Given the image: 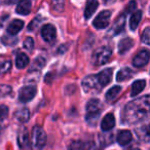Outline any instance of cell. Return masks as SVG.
I'll return each mask as SVG.
<instances>
[{"label":"cell","mask_w":150,"mask_h":150,"mask_svg":"<svg viewBox=\"0 0 150 150\" xmlns=\"http://www.w3.org/2000/svg\"><path fill=\"white\" fill-rule=\"evenodd\" d=\"M150 113V96L135 99L125 105L122 111L123 123H135L145 118Z\"/></svg>","instance_id":"1"},{"label":"cell","mask_w":150,"mask_h":150,"mask_svg":"<svg viewBox=\"0 0 150 150\" xmlns=\"http://www.w3.org/2000/svg\"><path fill=\"white\" fill-rule=\"evenodd\" d=\"M46 143V134L43 131L41 127H33L32 129V135H31V148L32 150H41L44 147Z\"/></svg>","instance_id":"2"},{"label":"cell","mask_w":150,"mask_h":150,"mask_svg":"<svg viewBox=\"0 0 150 150\" xmlns=\"http://www.w3.org/2000/svg\"><path fill=\"white\" fill-rule=\"evenodd\" d=\"M101 113V103L98 99H92L86 104V119L88 123L95 125L98 120Z\"/></svg>","instance_id":"3"},{"label":"cell","mask_w":150,"mask_h":150,"mask_svg":"<svg viewBox=\"0 0 150 150\" xmlns=\"http://www.w3.org/2000/svg\"><path fill=\"white\" fill-rule=\"evenodd\" d=\"M82 88L86 94H98L102 86L99 83L97 75H88L82 81Z\"/></svg>","instance_id":"4"},{"label":"cell","mask_w":150,"mask_h":150,"mask_svg":"<svg viewBox=\"0 0 150 150\" xmlns=\"http://www.w3.org/2000/svg\"><path fill=\"white\" fill-rule=\"evenodd\" d=\"M111 54H112V52L107 46L98 48L93 54V61H94L95 65L96 66H101V65L106 64L109 61V59H110Z\"/></svg>","instance_id":"5"},{"label":"cell","mask_w":150,"mask_h":150,"mask_svg":"<svg viewBox=\"0 0 150 150\" xmlns=\"http://www.w3.org/2000/svg\"><path fill=\"white\" fill-rule=\"evenodd\" d=\"M111 13L109 11H103L96 17V19L93 22V25L97 29H104L108 27L109 22H110Z\"/></svg>","instance_id":"6"},{"label":"cell","mask_w":150,"mask_h":150,"mask_svg":"<svg viewBox=\"0 0 150 150\" xmlns=\"http://www.w3.org/2000/svg\"><path fill=\"white\" fill-rule=\"evenodd\" d=\"M36 88L33 86H24L20 90L19 93V100L22 103H27L29 101H31L32 99L35 97L36 95Z\"/></svg>","instance_id":"7"},{"label":"cell","mask_w":150,"mask_h":150,"mask_svg":"<svg viewBox=\"0 0 150 150\" xmlns=\"http://www.w3.org/2000/svg\"><path fill=\"white\" fill-rule=\"evenodd\" d=\"M41 36L46 42H52L57 37V31L54 26L50 24H46L41 29Z\"/></svg>","instance_id":"8"},{"label":"cell","mask_w":150,"mask_h":150,"mask_svg":"<svg viewBox=\"0 0 150 150\" xmlns=\"http://www.w3.org/2000/svg\"><path fill=\"white\" fill-rule=\"evenodd\" d=\"M18 143L22 150H29L30 148V140L29 134L26 127H22L18 135Z\"/></svg>","instance_id":"9"},{"label":"cell","mask_w":150,"mask_h":150,"mask_svg":"<svg viewBox=\"0 0 150 150\" xmlns=\"http://www.w3.org/2000/svg\"><path fill=\"white\" fill-rule=\"evenodd\" d=\"M150 52L148 50H141L135 58L133 59V65L136 67H143L149 62Z\"/></svg>","instance_id":"10"},{"label":"cell","mask_w":150,"mask_h":150,"mask_svg":"<svg viewBox=\"0 0 150 150\" xmlns=\"http://www.w3.org/2000/svg\"><path fill=\"white\" fill-rule=\"evenodd\" d=\"M136 135L141 140L142 142L145 143H150V123L141 125L136 129Z\"/></svg>","instance_id":"11"},{"label":"cell","mask_w":150,"mask_h":150,"mask_svg":"<svg viewBox=\"0 0 150 150\" xmlns=\"http://www.w3.org/2000/svg\"><path fill=\"white\" fill-rule=\"evenodd\" d=\"M111 77H112V69L107 68L102 70L98 75H97V78H98L99 83L101 84V86H106L109 82L111 81Z\"/></svg>","instance_id":"12"},{"label":"cell","mask_w":150,"mask_h":150,"mask_svg":"<svg viewBox=\"0 0 150 150\" xmlns=\"http://www.w3.org/2000/svg\"><path fill=\"white\" fill-rule=\"evenodd\" d=\"M115 125V117L112 113H108L104 116L101 122V129L104 132H108L112 129Z\"/></svg>","instance_id":"13"},{"label":"cell","mask_w":150,"mask_h":150,"mask_svg":"<svg viewBox=\"0 0 150 150\" xmlns=\"http://www.w3.org/2000/svg\"><path fill=\"white\" fill-rule=\"evenodd\" d=\"M17 13L23 16H27L31 11V1L30 0H21L16 9Z\"/></svg>","instance_id":"14"},{"label":"cell","mask_w":150,"mask_h":150,"mask_svg":"<svg viewBox=\"0 0 150 150\" xmlns=\"http://www.w3.org/2000/svg\"><path fill=\"white\" fill-rule=\"evenodd\" d=\"M133 139V135L127 129H122L118 133L117 135V142L120 144L121 146H125L129 143Z\"/></svg>","instance_id":"15"},{"label":"cell","mask_w":150,"mask_h":150,"mask_svg":"<svg viewBox=\"0 0 150 150\" xmlns=\"http://www.w3.org/2000/svg\"><path fill=\"white\" fill-rule=\"evenodd\" d=\"M24 27V22L21 20H13L7 27V33L9 35H16L18 34Z\"/></svg>","instance_id":"16"},{"label":"cell","mask_w":150,"mask_h":150,"mask_svg":"<svg viewBox=\"0 0 150 150\" xmlns=\"http://www.w3.org/2000/svg\"><path fill=\"white\" fill-rule=\"evenodd\" d=\"M99 6V2L97 0H88V3H86V9H84V18L86 19H90L94 13L97 11Z\"/></svg>","instance_id":"17"},{"label":"cell","mask_w":150,"mask_h":150,"mask_svg":"<svg viewBox=\"0 0 150 150\" xmlns=\"http://www.w3.org/2000/svg\"><path fill=\"white\" fill-rule=\"evenodd\" d=\"M134 44V41L132 38H123L119 41L118 43V52L120 54H125L127 52H129V48H132Z\"/></svg>","instance_id":"18"},{"label":"cell","mask_w":150,"mask_h":150,"mask_svg":"<svg viewBox=\"0 0 150 150\" xmlns=\"http://www.w3.org/2000/svg\"><path fill=\"white\" fill-rule=\"evenodd\" d=\"M146 86V81L145 80H142V79H139L137 81H135L133 84H132V88H131V96L132 97H135L137 95H139L142 91L144 90Z\"/></svg>","instance_id":"19"},{"label":"cell","mask_w":150,"mask_h":150,"mask_svg":"<svg viewBox=\"0 0 150 150\" xmlns=\"http://www.w3.org/2000/svg\"><path fill=\"white\" fill-rule=\"evenodd\" d=\"M142 18V11H137L132 15L131 19H129V29L132 31H135L138 28V25H139L140 21H141Z\"/></svg>","instance_id":"20"},{"label":"cell","mask_w":150,"mask_h":150,"mask_svg":"<svg viewBox=\"0 0 150 150\" xmlns=\"http://www.w3.org/2000/svg\"><path fill=\"white\" fill-rule=\"evenodd\" d=\"M15 117L20 122H26L30 118V112L28 110V108H21L18 111H16Z\"/></svg>","instance_id":"21"},{"label":"cell","mask_w":150,"mask_h":150,"mask_svg":"<svg viewBox=\"0 0 150 150\" xmlns=\"http://www.w3.org/2000/svg\"><path fill=\"white\" fill-rule=\"evenodd\" d=\"M93 144L91 142H74L71 145L70 150H92L93 149Z\"/></svg>","instance_id":"22"},{"label":"cell","mask_w":150,"mask_h":150,"mask_svg":"<svg viewBox=\"0 0 150 150\" xmlns=\"http://www.w3.org/2000/svg\"><path fill=\"white\" fill-rule=\"evenodd\" d=\"M133 76V71L131 70L129 68H123L117 73L116 79L117 81H125V80H129V78H132Z\"/></svg>","instance_id":"23"},{"label":"cell","mask_w":150,"mask_h":150,"mask_svg":"<svg viewBox=\"0 0 150 150\" xmlns=\"http://www.w3.org/2000/svg\"><path fill=\"white\" fill-rule=\"evenodd\" d=\"M28 64H29V58L27 57V54L20 52L17 56V58H16V66L19 69H23L25 67H27Z\"/></svg>","instance_id":"24"},{"label":"cell","mask_w":150,"mask_h":150,"mask_svg":"<svg viewBox=\"0 0 150 150\" xmlns=\"http://www.w3.org/2000/svg\"><path fill=\"white\" fill-rule=\"evenodd\" d=\"M125 16L121 15L120 17L116 20L114 27H113V32H114L115 35H116V34H119L121 31H122L123 28H125Z\"/></svg>","instance_id":"25"},{"label":"cell","mask_w":150,"mask_h":150,"mask_svg":"<svg viewBox=\"0 0 150 150\" xmlns=\"http://www.w3.org/2000/svg\"><path fill=\"white\" fill-rule=\"evenodd\" d=\"M120 91H121V88L118 86H113V88H111L110 90L106 93V100L108 101V102H111V101L115 100L116 97L118 96V94L120 93Z\"/></svg>","instance_id":"26"},{"label":"cell","mask_w":150,"mask_h":150,"mask_svg":"<svg viewBox=\"0 0 150 150\" xmlns=\"http://www.w3.org/2000/svg\"><path fill=\"white\" fill-rule=\"evenodd\" d=\"M142 41L147 45H150V27H147L142 34Z\"/></svg>","instance_id":"27"},{"label":"cell","mask_w":150,"mask_h":150,"mask_svg":"<svg viewBox=\"0 0 150 150\" xmlns=\"http://www.w3.org/2000/svg\"><path fill=\"white\" fill-rule=\"evenodd\" d=\"M41 21H42L41 18L36 17L35 19H34L33 21L29 24V26H28V30H29V31H34V30H35L36 28L39 26V24H40V22H41Z\"/></svg>","instance_id":"28"},{"label":"cell","mask_w":150,"mask_h":150,"mask_svg":"<svg viewBox=\"0 0 150 150\" xmlns=\"http://www.w3.org/2000/svg\"><path fill=\"white\" fill-rule=\"evenodd\" d=\"M11 61H5L2 64H0V73H6L11 70Z\"/></svg>","instance_id":"29"},{"label":"cell","mask_w":150,"mask_h":150,"mask_svg":"<svg viewBox=\"0 0 150 150\" xmlns=\"http://www.w3.org/2000/svg\"><path fill=\"white\" fill-rule=\"evenodd\" d=\"M24 47H25V50L31 52V50H33V47H34V40L32 39L31 37L26 38V40L24 41Z\"/></svg>","instance_id":"30"},{"label":"cell","mask_w":150,"mask_h":150,"mask_svg":"<svg viewBox=\"0 0 150 150\" xmlns=\"http://www.w3.org/2000/svg\"><path fill=\"white\" fill-rule=\"evenodd\" d=\"M44 64H45V60H44V59H42L41 57H39V58H37L35 61H34V63H33L34 66L32 67L31 70H34L36 67H37V69H41L42 67H43Z\"/></svg>","instance_id":"31"},{"label":"cell","mask_w":150,"mask_h":150,"mask_svg":"<svg viewBox=\"0 0 150 150\" xmlns=\"http://www.w3.org/2000/svg\"><path fill=\"white\" fill-rule=\"evenodd\" d=\"M52 5H54V9L61 11H63V7H64L65 0H52Z\"/></svg>","instance_id":"32"},{"label":"cell","mask_w":150,"mask_h":150,"mask_svg":"<svg viewBox=\"0 0 150 150\" xmlns=\"http://www.w3.org/2000/svg\"><path fill=\"white\" fill-rule=\"evenodd\" d=\"M7 114H8V108L5 105H0V121L6 118Z\"/></svg>","instance_id":"33"},{"label":"cell","mask_w":150,"mask_h":150,"mask_svg":"<svg viewBox=\"0 0 150 150\" xmlns=\"http://www.w3.org/2000/svg\"><path fill=\"white\" fill-rule=\"evenodd\" d=\"M11 93V88L9 86H0V97L6 96Z\"/></svg>","instance_id":"34"},{"label":"cell","mask_w":150,"mask_h":150,"mask_svg":"<svg viewBox=\"0 0 150 150\" xmlns=\"http://www.w3.org/2000/svg\"><path fill=\"white\" fill-rule=\"evenodd\" d=\"M135 8H136V2H135V1H132V2L127 5V11H133V9H135Z\"/></svg>","instance_id":"35"},{"label":"cell","mask_w":150,"mask_h":150,"mask_svg":"<svg viewBox=\"0 0 150 150\" xmlns=\"http://www.w3.org/2000/svg\"><path fill=\"white\" fill-rule=\"evenodd\" d=\"M105 1V3H112V2H114L115 0H104Z\"/></svg>","instance_id":"36"},{"label":"cell","mask_w":150,"mask_h":150,"mask_svg":"<svg viewBox=\"0 0 150 150\" xmlns=\"http://www.w3.org/2000/svg\"><path fill=\"white\" fill-rule=\"evenodd\" d=\"M133 150H140V149H133Z\"/></svg>","instance_id":"37"}]
</instances>
